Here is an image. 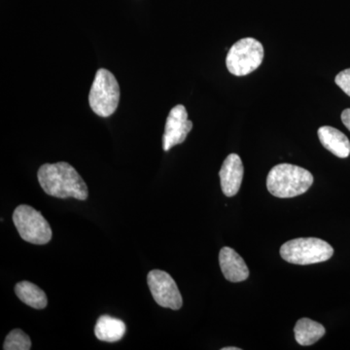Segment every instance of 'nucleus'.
Instances as JSON below:
<instances>
[{"label": "nucleus", "mask_w": 350, "mask_h": 350, "mask_svg": "<svg viewBox=\"0 0 350 350\" xmlns=\"http://www.w3.org/2000/svg\"><path fill=\"white\" fill-rule=\"evenodd\" d=\"M38 178L46 194L59 199L87 200L89 192L77 170L66 162L45 163L38 170Z\"/></svg>", "instance_id": "obj_1"}, {"label": "nucleus", "mask_w": 350, "mask_h": 350, "mask_svg": "<svg viewBox=\"0 0 350 350\" xmlns=\"http://www.w3.org/2000/svg\"><path fill=\"white\" fill-rule=\"evenodd\" d=\"M312 183L313 176L308 170L290 163L275 165L269 170L267 177L269 192L280 199L305 194Z\"/></svg>", "instance_id": "obj_2"}, {"label": "nucleus", "mask_w": 350, "mask_h": 350, "mask_svg": "<svg viewBox=\"0 0 350 350\" xmlns=\"http://www.w3.org/2000/svg\"><path fill=\"white\" fill-rule=\"evenodd\" d=\"M334 254L333 247L317 238L292 239L280 247V256L295 265H312L328 261Z\"/></svg>", "instance_id": "obj_3"}, {"label": "nucleus", "mask_w": 350, "mask_h": 350, "mask_svg": "<svg viewBox=\"0 0 350 350\" xmlns=\"http://www.w3.org/2000/svg\"><path fill=\"white\" fill-rule=\"evenodd\" d=\"M120 100V87L115 76L105 68L96 71L89 94L90 107L100 117L111 116Z\"/></svg>", "instance_id": "obj_4"}, {"label": "nucleus", "mask_w": 350, "mask_h": 350, "mask_svg": "<svg viewBox=\"0 0 350 350\" xmlns=\"http://www.w3.org/2000/svg\"><path fill=\"white\" fill-rule=\"evenodd\" d=\"M264 59V47L256 39H241L232 46L226 57V66L232 75L244 76L256 70Z\"/></svg>", "instance_id": "obj_5"}, {"label": "nucleus", "mask_w": 350, "mask_h": 350, "mask_svg": "<svg viewBox=\"0 0 350 350\" xmlns=\"http://www.w3.org/2000/svg\"><path fill=\"white\" fill-rule=\"evenodd\" d=\"M13 222L21 238L29 243L46 244L52 239L49 223L33 207L22 204L14 211Z\"/></svg>", "instance_id": "obj_6"}, {"label": "nucleus", "mask_w": 350, "mask_h": 350, "mask_svg": "<svg viewBox=\"0 0 350 350\" xmlns=\"http://www.w3.org/2000/svg\"><path fill=\"white\" fill-rule=\"evenodd\" d=\"M147 283L154 300L162 308L180 310L183 300L176 282L167 273L161 269H153L147 275Z\"/></svg>", "instance_id": "obj_7"}, {"label": "nucleus", "mask_w": 350, "mask_h": 350, "mask_svg": "<svg viewBox=\"0 0 350 350\" xmlns=\"http://www.w3.org/2000/svg\"><path fill=\"white\" fill-rule=\"evenodd\" d=\"M192 129L193 123L188 119L186 107L178 105L172 108L165 122L163 135V150L170 151L175 145L183 144Z\"/></svg>", "instance_id": "obj_8"}, {"label": "nucleus", "mask_w": 350, "mask_h": 350, "mask_svg": "<svg viewBox=\"0 0 350 350\" xmlns=\"http://www.w3.org/2000/svg\"><path fill=\"white\" fill-rule=\"evenodd\" d=\"M243 174L244 167L241 157L237 154H230L226 158L219 172L221 188L225 196L234 197L238 194L243 182Z\"/></svg>", "instance_id": "obj_9"}, {"label": "nucleus", "mask_w": 350, "mask_h": 350, "mask_svg": "<svg viewBox=\"0 0 350 350\" xmlns=\"http://www.w3.org/2000/svg\"><path fill=\"white\" fill-rule=\"evenodd\" d=\"M221 271L226 280L231 282H241L247 280L250 271L239 253L231 247H223L219 253Z\"/></svg>", "instance_id": "obj_10"}, {"label": "nucleus", "mask_w": 350, "mask_h": 350, "mask_svg": "<svg viewBox=\"0 0 350 350\" xmlns=\"http://www.w3.org/2000/svg\"><path fill=\"white\" fill-rule=\"evenodd\" d=\"M319 137L324 148L330 151L338 158L345 159L350 155V142L349 138L342 131L330 126L319 128Z\"/></svg>", "instance_id": "obj_11"}, {"label": "nucleus", "mask_w": 350, "mask_h": 350, "mask_svg": "<svg viewBox=\"0 0 350 350\" xmlns=\"http://www.w3.org/2000/svg\"><path fill=\"white\" fill-rule=\"evenodd\" d=\"M126 330V324L122 320L103 315L96 321L94 335L103 342H115L124 337Z\"/></svg>", "instance_id": "obj_12"}, {"label": "nucleus", "mask_w": 350, "mask_h": 350, "mask_svg": "<svg viewBox=\"0 0 350 350\" xmlns=\"http://www.w3.org/2000/svg\"><path fill=\"white\" fill-rule=\"evenodd\" d=\"M295 338L301 347H310L325 335L324 326L310 319H301L294 328Z\"/></svg>", "instance_id": "obj_13"}, {"label": "nucleus", "mask_w": 350, "mask_h": 350, "mask_svg": "<svg viewBox=\"0 0 350 350\" xmlns=\"http://www.w3.org/2000/svg\"><path fill=\"white\" fill-rule=\"evenodd\" d=\"M15 293L25 305L36 310H43L47 306L48 299L45 292L38 285L29 282L17 283L15 286Z\"/></svg>", "instance_id": "obj_14"}, {"label": "nucleus", "mask_w": 350, "mask_h": 350, "mask_svg": "<svg viewBox=\"0 0 350 350\" xmlns=\"http://www.w3.org/2000/svg\"><path fill=\"white\" fill-rule=\"evenodd\" d=\"M31 349V338L20 329L11 331L7 335L3 345V349L5 350H29Z\"/></svg>", "instance_id": "obj_15"}, {"label": "nucleus", "mask_w": 350, "mask_h": 350, "mask_svg": "<svg viewBox=\"0 0 350 350\" xmlns=\"http://www.w3.org/2000/svg\"><path fill=\"white\" fill-rule=\"evenodd\" d=\"M335 82L347 96H350V68L340 71V72L336 76Z\"/></svg>", "instance_id": "obj_16"}, {"label": "nucleus", "mask_w": 350, "mask_h": 350, "mask_svg": "<svg viewBox=\"0 0 350 350\" xmlns=\"http://www.w3.org/2000/svg\"><path fill=\"white\" fill-rule=\"evenodd\" d=\"M342 121L344 125L347 126V130L350 131V108L344 110L342 113Z\"/></svg>", "instance_id": "obj_17"}, {"label": "nucleus", "mask_w": 350, "mask_h": 350, "mask_svg": "<svg viewBox=\"0 0 350 350\" xmlns=\"http://www.w3.org/2000/svg\"><path fill=\"white\" fill-rule=\"evenodd\" d=\"M222 350H241L239 347H224V349H222Z\"/></svg>", "instance_id": "obj_18"}]
</instances>
